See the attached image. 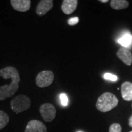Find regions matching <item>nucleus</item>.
<instances>
[{
    "mask_svg": "<svg viewBox=\"0 0 132 132\" xmlns=\"http://www.w3.org/2000/svg\"><path fill=\"white\" fill-rule=\"evenodd\" d=\"M77 6V0H64L61 6V9L65 14L70 15L75 11Z\"/></svg>",
    "mask_w": 132,
    "mask_h": 132,
    "instance_id": "obj_11",
    "label": "nucleus"
},
{
    "mask_svg": "<svg viewBox=\"0 0 132 132\" xmlns=\"http://www.w3.org/2000/svg\"><path fill=\"white\" fill-rule=\"evenodd\" d=\"M110 6L114 9L120 10L127 7L129 6V3L126 0H112Z\"/></svg>",
    "mask_w": 132,
    "mask_h": 132,
    "instance_id": "obj_13",
    "label": "nucleus"
},
{
    "mask_svg": "<svg viewBox=\"0 0 132 132\" xmlns=\"http://www.w3.org/2000/svg\"><path fill=\"white\" fill-rule=\"evenodd\" d=\"M11 4L16 11L24 12L29 11L31 7L30 0H11Z\"/></svg>",
    "mask_w": 132,
    "mask_h": 132,
    "instance_id": "obj_9",
    "label": "nucleus"
},
{
    "mask_svg": "<svg viewBox=\"0 0 132 132\" xmlns=\"http://www.w3.org/2000/svg\"><path fill=\"white\" fill-rule=\"evenodd\" d=\"M99 1L101 3H106L108 2V0H99Z\"/></svg>",
    "mask_w": 132,
    "mask_h": 132,
    "instance_id": "obj_21",
    "label": "nucleus"
},
{
    "mask_svg": "<svg viewBox=\"0 0 132 132\" xmlns=\"http://www.w3.org/2000/svg\"><path fill=\"white\" fill-rule=\"evenodd\" d=\"M119 100L111 92H105L99 97L96 103V108L102 113L108 112L118 105Z\"/></svg>",
    "mask_w": 132,
    "mask_h": 132,
    "instance_id": "obj_1",
    "label": "nucleus"
},
{
    "mask_svg": "<svg viewBox=\"0 0 132 132\" xmlns=\"http://www.w3.org/2000/svg\"><path fill=\"white\" fill-rule=\"evenodd\" d=\"M130 132H132V131H130Z\"/></svg>",
    "mask_w": 132,
    "mask_h": 132,
    "instance_id": "obj_23",
    "label": "nucleus"
},
{
    "mask_svg": "<svg viewBox=\"0 0 132 132\" xmlns=\"http://www.w3.org/2000/svg\"><path fill=\"white\" fill-rule=\"evenodd\" d=\"M128 124H129L130 127H132V116L129 118V122H128Z\"/></svg>",
    "mask_w": 132,
    "mask_h": 132,
    "instance_id": "obj_20",
    "label": "nucleus"
},
{
    "mask_svg": "<svg viewBox=\"0 0 132 132\" xmlns=\"http://www.w3.org/2000/svg\"><path fill=\"white\" fill-rule=\"evenodd\" d=\"M59 98H60L61 103L62 106H65L68 105L69 100L65 94L63 93V94H60V95H59Z\"/></svg>",
    "mask_w": 132,
    "mask_h": 132,
    "instance_id": "obj_18",
    "label": "nucleus"
},
{
    "mask_svg": "<svg viewBox=\"0 0 132 132\" xmlns=\"http://www.w3.org/2000/svg\"><path fill=\"white\" fill-rule=\"evenodd\" d=\"M103 78L104 79H105V80L111 81H116L118 79V77H117L116 75H113V74L110 73H106L104 74Z\"/></svg>",
    "mask_w": 132,
    "mask_h": 132,
    "instance_id": "obj_17",
    "label": "nucleus"
},
{
    "mask_svg": "<svg viewBox=\"0 0 132 132\" xmlns=\"http://www.w3.org/2000/svg\"><path fill=\"white\" fill-rule=\"evenodd\" d=\"M116 55L127 65H130L132 63V54L128 49L120 48L116 53Z\"/></svg>",
    "mask_w": 132,
    "mask_h": 132,
    "instance_id": "obj_10",
    "label": "nucleus"
},
{
    "mask_svg": "<svg viewBox=\"0 0 132 132\" xmlns=\"http://www.w3.org/2000/svg\"><path fill=\"white\" fill-rule=\"evenodd\" d=\"M118 42L125 47H130L132 44V36L129 33H126L122 37L118 39Z\"/></svg>",
    "mask_w": 132,
    "mask_h": 132,
    "instance_id": "obj_14",
    "label": "nucleus"
},
{
    "mask_svg": "<svg viewBox=\"0 0 132 132\" xmlns=\"http://www.w3.org/2000/svg\"><path fill=\"white\" fill-rule=\"evenodd\" d=\"M39 111L43 119L47 122L52 121L55 118L56 114L55 107L50 103H44L41 105Z\"/></svg>",
    "mask_w": 132,
    "mask_h": 132,
    "instance_id": "obj_4",
    "label": "nucleus"
},
{
    "mask_svg": "<svg viewBox=\"0 0 132 132\" xmlns=\"http://www.w3.org/2000/svg\"><path fill=\"white\" fill-rule=\"evenodd\" d=\"M78 132H82V131H78Z\"/></svg>",
    "mask_w": 132,
    "mask_h": 132,
    "instance_id": "obj_22",
    "label": "nucleus"
},
{
    "mask_svg": "<svg viewBox=\"0 0 132 132\" xmlns=\"http://www.w3.org/2000/svg\"><path fill=\"white\" fill-rule=\"evenodd\" d=\"M54 78V73L52 71H42L37 74L36 78V83L39 87H48L52 85Z\"/></svg>",
    "mask_w": 132,
    "mask_h": 132,
    "instance_id": "obj_3",
    "label": "nucleus"
},
{
    "mask_svg": "<svg viewBox=\"0 0 132 132\" xmlns=\"http://www.w3.org/2000/svg\"><path fill=\"white\" fill-rule=\"evenodd\" d=\"M121 95L126 101L132 100V83L125 81L121 85Z\"/></svg>",
    "mask_w": 132,
    "mask_h": 132,
    "instance_id": "obj_12",
    "label": "nucleus"
},
{
    "mask_svg": "<svg viewBox=\"0 0 132 132\" xmlns=\"http://www.w3.org/2000/svg\"><path fill=\"white\" fill-rule=\"evenodd\" d=\"M19 87V83L14 81H11L9 85L0 87V100H4L12 97L15 94Z\"/></svg>",
    "mask_w": 132,
    "mask_h": 132,
    "instance_id": "obj_5",
    "label": "nucleus"
},
{
    "mask_svg": "<svg viewBox=\"0 0 132 132\" xmlns=\"http://www.w3.org/2000/svg\"><path fill=\"white\" fill-rule=\"evenodd\" d=\"M79 22V18L78 16H74L70 18L68 20V24L69 25H75Z\"/></svg>",
    "mask_w": 132,
    "mask_h": 132,
    "instance_id": "obj_19",
    "label": "nucleus"
},
{
    "mask_svg": "<svg viewBox=\"0 0 132 132\" xmlns=\"http://www.w3.org/2000/svg\"><path fill=\"white\" fill-rule=\"evenodd\" d=\"M53 7V1L52 0H42L36 7V14L39 16H43L50 11Z\"/></svg>",
    "mask_w": 132,
    "mask_h": 132,
    "instance_id": "obj_8",
    "label": "nucleus"
},
{
    "mask_svg": "<svg viewBox=\"0 0 132 132\" xmlns=\"http://www.w3.org/2000/svg\"><path fill=\"white\" fill-rule=\"evenodd\" d=\"M109 132H122V127L119 123H113L110 125Z\"/></svg>",
    "mask_w": 132,
    "mask_h": 132,
    "instance_id": "obj_16",
    "label": "nucleus"
},
{
    "mask_svg": "<svg viewBox=\"0 0 132 132\" xmlns=\"http://www.w3.org/2000/svg\"><path fill=\"white\" fill-rule=\"evenodd\" d=\"M12 111L16 114L26 111L31 106V100L25 95H19L13 98L11 102Z\"/></svg>",
    "mask_w": 132,
    "mask_h": 132,
    "instance_id": "obj_2",
    "label": "nucleus"
},
{
    "mask_svg": "<svg viewBox=\"0 0 132 132\" xmlns=\"http://www.w3.org/2000/svg\"><path fill=\"white\" fill-rule=\"evenodd\" d=\"M131 107H132V105H131Z\"/></svg>",
    "mask_w": 132,
    "mask_h": 132,
    "instance_id": "obj_24",
    "label": "nucleus"
},
{
    "mask_svg": "<svg viewBox=\"0 0 132 132\" xmlns=\"http://www.w3.org/2000/svg\"><path fill=\"white\" fill-rule=\"evenodd\" d=\"M9 122V117L7 113L0 110V130L4 128Z\"/></svg>",
    "mask_w": 132,
    "mask_h": 132,
    "instance_id": "obj_15",
    "label": "nucleus"
},
{
    "mask_svg": "<svg viewBox=\"0 0 132 132\" xmlns=\"http://www.w3.org/2000/svg\"><path fill=\"white\" fill-rule=\"evenodd\" d=\"M0 77L5 80L11 79L12 81L19 83L20 81V77L17 69L12 66H7L0 69Z\"/></svg>",
    "mask_w": 132,
    "mask_h": 132,
    "instance_id": "obj_6",
    "label": "nucleus"
},
{
    "mask_svg": "<svg viewBox=\"0 0 132 132\" xmlns=\"http://www.w3.org/2000/svg\"><path fill=\"white\" fill-rule=\"evenodd\" d=\"M24 132H47V128L40 120H31L26 125Z\"/></svg>",
    "mask_w": 132,
    "mask_h": 132,
    "instance_id": "obj_7",
    "label": "nucleus"
}]
</instances>
